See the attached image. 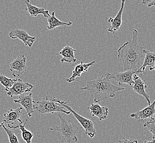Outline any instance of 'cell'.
<instances>
[{"instance_id": "obj_1", "label": "cell", "mask_w": 155, "mask_h": 143, "mask_svg": "<svg viewBox=\"0 0 155 143\" xmlns=\"http://www.w3.org/2000/svg\"><path fill=\"white\" fill-rule=\"evenodd\" d=\"M137 36L138 32L134 29L133 31L132 40L126 42L118 50V58L122 60L124 71H137L141 67V60L145 58L144 47L138 44Z\"/></svg>"}, {"instance_id": "obj_2", "label": "cell", "mask_w": 155, "mask_h": 143, "mask_svg": "<svg viewBox=\"0 0 155 143\" xmlns=\"http://www.w3.org/2000/svg\"><path fill=\"white\" fill-rule=\"evenodd\" d=\"M125 89L124 87L114 85L106 75H103L94 81H87L86 86L81 88V90H87L91 92L93 101L95 103L114 98L116 92Z\"/></svg>"}, {"instance_id": "obj_3", "label": "cell", "mask_w": 155, "mask_h": 143, "mask_svg": "<svg viewBox=\"0 0 155 143\" xmlns=\"http://www.w3.org/2000/svg\"><path fill=\"white\" fill-rule=\"evenodd\" d=\"M60 125L54 128H49L50 131H56V135L60 141L63 143H75L78 141L77 132L83 127H79L71 121H67L63 115L58 113Z\"/></svg>"}, {"instance_id": "obj_4", "label": "cell", "mask_w": 155, "mask_h": 143, "mask_svg": "<svg viewBox=\"0 0 155 143\" xmlns=\"http://www.w3.org/2000/svg\"><path fill=\"white\" fill-rule=\"evenodd\" d=\"M63 102V101H61L60 98L47 96L41 101H35V111L41 115L54 112H63L66 115H69L71 112L65 110V108L62 105Z\"/></svg>"}, {"instance_id": "obj_5", "label": "cell", "mask_w": 155, "mask_h": 143, "mask_svg": "<svg viewBox=\"0 0 155 143\" xmlns=\"http://www.w3.org/2000/svg\"><path fill=\"white\" fill-rule=\"evenodd\" d=\"M62 105L66 109L70 111L71 113H72L75 118L77 119L78 121L81 123V125H82V127L85 131V134H87V135H88L91 138H93L95 137L96 134V131L92 121L78 114L77 112H76L69 106H71V105L68 104L67 102L63 101Z\"/></svg>"}, {"instance_id": "obj_6", "label": "cell", "mask_w": 155, "mask_h": 143, "mask_svg": "<svg viewBox=\"0 0 155 143\" xmlns=\"http://www.w3.org/2000/svg\"><path fill=\"white\" fill-rule=\"evenodd\" d=\"M23 107L17 108V109H10L3 115V123L12 129L19 128V125L23 124L21 117L22 113Z\"/></svg>"}, {"instance_id": "obj_7", "label": "cell", "mask_w": 155, "mask_h": 143, "mask_svg": "<svg viewBox=\"0 0 155 143\" xmlns=\"http://www.w3.org/2000/svg\"><path fill=\"white\" fill-rule=\"evenodd\" d=\"M137 73H139L137 71L129 70V71H126L121 73H118V72H114L113 73H108L106 75L110 80L113 79L114 81L117 82L119 84V86H120L121 85H122L123 84H127L131 87L134 84V81L133 79V75L135 74H137Z\"/></svg>"}, {"instance_id": "obj_8", "label": "cell", "mask_w": 155, "mask_h": 143, "mask_svg": "<svg viewBox=\"0 0 155 143\" xmlns=\"http://www.w3.org/2000/svg\"><path fill=\"white\" fill-rule=\"evenodd\" d=\"M12 76L19 77L27 71V59L24 55L18 56L15 60H13L9 65Z\"/></svg>"}, {"instance_id": "obj_9", "label": "cell", "mask_w": 155, "mask_h": 143, "mask_svg": "<svg viewBox=\"0 0 155 143\" xmlns=\"http://www.w3.org/2000/svg\"><path fill=\"white\" fill-rule=\"evenodd\" d=\"M34 88L32 84L24 82L21 79H17L12 88L6 93V95L12 98L14 96L21 95L25 92H30Z\"/></svg>"}, {"instance_id": "obj_10", "label": "cell", "mask_w": 155, "mask_h": 143, "mask_svg": "<svg viewBox=\"0 0 155 143\" xmlns=\"http://www.w3.org/2000/svg\"><path fill=\"white\" fill-rule=\"evenodd\" d=\"M13 101L15 104L21 105L22 107L25 108L28 116L29 117L32 116L33 113L35 111V101L33 100L31 93L27 95L22 94L19 96V99L14 100Z\"/></svg>"}, {"instance_id": "obj_11", "label": "cell", "mask_w": 155, "mask_h": 143, "mask_svg": "<svg viewBox=\"0 0 155 143\" xmlns=\"http://www.w3.org/2000/svg\"><path fill=\"white\" fill-rule=\"evenodd\" d=\"M141 76H142V74H139V73L135 74L133 75V79H134V84L131 86V87L133 89L134 91L144 97L149 105L151 104L150 96L145 91V89L147 88V86L145 84V81H143L141 79Z\"/></svg>"}, {"instance_id": "obj_12", "label": "cell", "mask_w": 155, "mask_h": 143, "mask_svg": "<svg viewBox=\"0 0 155 143\" xmlns=\"http://www.w3.org/2000/svg\"><path fill=\"white\" fill-rule=\"evenodd\" d=\"M9 36L11 39L21 40L24 45L29 48L32 47L34 42L36 40V37L29 35L27 32L19 29H16L10 32Z\"/></svg>"}, {"instance_id": "obj_13", "label": "cell", "mask_w": 155, "mask_h": 143, "mask_svg": "<svg viewBox=\"0 0 155 143\" xmlns=\"http://www.w3.org/2000/svg\"><path fill=\"white\" fill-rule=\"evenodd\" d=\"M155 115V100L151 104L145 107L142 110L139 111L135 113H132L130 117L139 120L141 123L146 122L148 118H152Z\"/></svg>"}, {"instance_id": "obj_14", "label": "cell", "mask_w": 155, "mask_h": 143, "mask_svg": "<svg viewBox=\"0 0 155 143\" xmlns=\"http://www.w3.org/2000/svg\"><path fill=\"white\" fill-rule=\"evenodd\" d=\"M125 2V0H121L120 8L118 12L116 17L114 18L110 17L108 19V22L110 23L111 24L110 28L108 29V32L112 33L113 34H114V33H116L117 31L119 30L120 27L122 25V18L123 12Z\"/></svg>"}, {"instance_id": "obj_15", "label": "cell", "mask_w": 155, "mask_h": 143, "mask_svg": "<svg viewBox=\"0 0 155 143\" xmlns=\"http://www.w3.org/2000/svg\"><path fill=\"white\" fill-rule=\"evenodd\" d=\"M87 108L90 111L92 116L97 117L100 121L107 119L109 110L107 107H102L97 103H95L92 104Z\"/></svg>"}, {"instance_id": "obj_16", "label": "cell", "mask_w": 155, "mask_h": 143, "mask_svg": "<svg viewBox=\"0 0 155 143\" xmlns=\"http://www.w3.org/2000/svg\"><path fill=\"white\" fill-rule=\"evenodd\" d=\"M95 63V61L87 63H84L81 62L80 64H78L74 67V70L72 72V76L68 79H66V81L68 83H72L75 80L76 78L81 77V74L87 72L90 67L93 66Z\"/></svg>"}, {"instance_id": "obj_17", "label": "cell", "mask_w": 155, "mask_h": 143, "mask_svg": "<svg viewBox=\"0 0 155 143\" xmlns=\"http://www.w3.org/2000/svg\"><path fill=\"white\" fill-rule=\"evenodd\" d=\"M26 5L25 10L31 17H37L39 15H42L45 18H50L51 15L48 10H46L44 8H39L36 6H34L30 3V0H24Z\"/></svg>"}, {"instance_id": "obj_18", "label": "cell", "mask_w": 155, "mask_h": 143, "mask_svg": "<svg viewBox=\"0 0 155 143\" xmlns=\"http://www.w3.org/2000/svg\"><path fill=\"white\" fill-rule=\"evenodd\" d=\"M76 50L73 49L71 46H66L63 48L58 54H56V55H61L62 56L61 60V62L62 63L64 62L68 63H75L77 61V59L74 56V52Z\"/></svg>"}, {"instance_id": "obj_19", "label": "cell", "mask_w": 155, "mask_h": 143, "mask_svg": "<svg viewBox=\"0 0 155 143\" xmlns=\"http://www.w3.org/2000/svg\"><path fill=\"white\" fill-rule=\"evenodd\" d=\"M143 53L144 55H145L144 62L142 66H141L139 69L137 71L139 73L141 74H143V72L145 71L147 66H149V67H152L155 63V51L152 52L143 50Z\"/></svg>"}, {"instance_id": "obj_20", "label": "cell", "mask_w": 155, "mask_h": 143, "mask_svg": "<svg viewBox=\"0 0 155 143\" xmlns=\"http://www.w3.org/2000/svg\"><path fill=\"white\" fill-rule=\"evenodd\" d=\"M48 25L47 27V28L48 30H53L57 27H62L65 25L71 26L73 24L72 22H69L68 23H66L59 20L58 18H56L54 12H52L51 17L48 18Z\"/></svg>"}, {"instance_id": "obj_21", "label": "cell", "mask_w": 155, "mask_h": 143, "mask_svg": "<svg viewBox=\"0 0 155 143\" xmlns=\"http://www.w3.org/2000/svg\"><path fill=\"white\" fill-rule=\"evenodd\" d=\"M27 121H28V119H26L24 124L20 125L19 128L21 131V137L23 138V139L27 143H31V140L34 137V134L31 131L27 130V129L25 128Z\"/></svg>"}, {"instance_id": "obj_22", "label": "cell", "mask_w": 155, "mask_h": 143, "mask_svg": "<svg viewBox=\"0 0 155 143\" xmlns=\"http://www.w3.org/2000/svg\"><path fill=\"white\" fill-rule=\"evenodd\" d=\"M16 81L17 79L11 78H9L6 77L5 75H0V85H3L5 88L6 91H7L11 88H12Z\"/></svg>"}, {"instance_id": "obj_23", "label": "cell", "mask_w": 155, "mask_h": 143, "mask_svg": "<svg viewBox=\"0 0 155 143\" xmlns=\"http://www.w3.org/2000/svg\"><path fill=\"white\" fill-rule=\"evenodd\" d=\"M1 127L4 129V130L5 131L6 133L7 134L8 139H9V143H20L19 140H18V138L17 137V136L15 134L14 131L6 128L5 125V124L3 122H2L0 124V127Z\"/></svg>"}, {"instance_id": "obj_24", "label": "cell", "mask_w": 155, "mask_h": 143, "mask_svg": "<svg viewBox=\"0 0 155 143\" xmlns=\"http://www.w3.org/2000/svg\"><path fill=\"white\" fill-rule=\"evenodd\" d=\"M143 127H146L147 128L152 134V139L155 138V123H149L147 125H143Z\"/></svg>"}, {"instance_id": "obj_25", "label": "cell", "mask_w": 155, "mask_h": 143, "mask_svg": "<svg viewBox=\"0 0 155 143\" xmlns=\"http://www.w3.org/2000/svg\"><path fill=\"white\" fill-rule=\"evenodd\" d=\"M141 3L143 5H147L148 7H151L155 6V0H143Z\"/></svg>"}, {"instance_id": "obj_26", "label": "cell", "mask_w": 155, "mask_h": 143, "mask_svg": "<svg viewBox=\"0 0 155 143\" xmlns=\"http://www.w3.org/2000/svg\"><path fill=\"white\" fill-rule=\"evenodd\" d=\"M137 140H131V139H127L125 138H123L122 139H120L118 143H137Z\"/></svg>"}, {"instance_id": "obj_27", "label": "cell", "mask_w": 155, "mask_h": 143, "mask_svg": "<svg viewBox=\"0 0 155 143\" xmlns=\"http://www.w3.org/2000/svg\"><path fill=\"white\" fill-rule=\"evenodd\" d=\"M151 123H155V118L153 117L152 118H151L150 121H146V122H145L143 125H147V124Z\"/></svg>"}, {"instance_id": "obj_28", "label": "cell", "mask_w": 155, "mask_h": 143, "mask_svg": "<svg viewBox=\"0 0 155 143\" xmlns=\"http://www.w3.org/2000/svg\"><path fill=\"white\" fill-rule=\"evenodd\" d=\"M143 143H155V138L152 139V141H147V140H145L143 141Z\"/></svg>"}, {"instance_id": "obj_29", "label": "cell", "mask_w": 155, "mask_h": 143, "mask_svg": "<svg viewBox=\"0 0 155 143\" xmlns=\"http://www.w3.org/2000/svg\"><path fill=\"white\" fill-rule=\"evenodd\" d=\"M150 71H152V70H155V63L154 66H153L152 67H149Z\"/></svg>"}, {"instance_id": "obj_30", "label": "cell", "mask_w": 155, "mask_h": 143, "mask_svg": "<svg viewBox=\"0 0 155 143\" xmlns=\"http://www.w3.org/2000/svg\"><path fill=\"white\" fill-rule=\"evenodd\" d=\"M134 1V0H132V1Z\"/></svg>"}]
</instances>
